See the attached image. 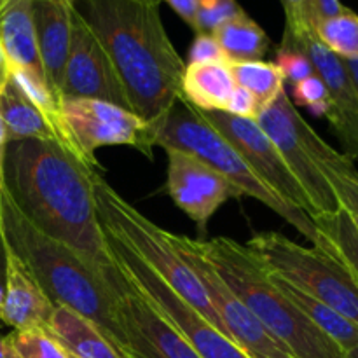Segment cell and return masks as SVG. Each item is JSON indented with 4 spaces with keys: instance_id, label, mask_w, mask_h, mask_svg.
<instances>
[{
    "instance_id": "cell-43",
    "label": "cell",
    "mask_w": 358,
    "mask_h": 358,
    "mask_svg": "<svg viewBox=\"0 0 358 358\" xmlns=\"http://www.w3.org/2000/svg\"><path fill=\"white\" fill-rule=\"evenodd\" d=\"M346 355H348V358H358V346H357V348H353L352 352L346 353Z\"/></svg>"
},
{
    "instance_id": "cell-42",
    "label": "cell",
    "mask_w": 358,
    "mask_h": 358,
    "mask_svg": "<svg viewBox=\"0 0 358 358\" xmlns=\"http://www.w3.org/2000/svg\"><path fill=\"white\" fill-rule=\"evenodd\" d=\"M3 294H6V290H3V282H0V310H2L3 304Z\"/></svg>"
},
{
    "instance_id": "cell-1",
    "label": "cell",
    "mask_w": 358,
    "mask_h": 358,
    "mask_svg": "<svg viewBox=\"0 0 358 358\" xmlns=\"http://www.w3.org/2000/svg\"><path fill=\"white\" fill-rule=\"evenodd\" d=\"M93 173L55 142L23 140L7 149L6 187L21 213L44 234L108 271L115 264L98 219Z\"/></svg>"
},
{
    "instance_id": "cell-31",
    "label": "cell",
    "mask_w": 358,
    "mask_h": 358,
    "mask_svg": "<svg viewBox=\"0 0 358 358\" xmlns=\"http://www.w3.org/2000/svg\"><path fill=\"white\" fill-rule=\"evenodd\" d=\"M275 65L282 70L285 80H290L292 84L301 83V80L308 79L315 73L310 58L297 48H292V45H278Z\"/></svg>"
},
{
    "instance_id": "cell-41",
    "label": "cell",
    "mask_w": 358,
    "mask_h": 358,
    "mask_svg": "<svg viewBox=\"0 0 358 358\" xmlns=\"http://www.w3.org/2000/svg\"><path fill=\"white\" fill-rule=\"evenodd\" d=\"M0 282H3V252H2V243H0Z\"/></svg>"
},
{
    "instance_id": "cell-9",
    "label": "cell",
    "mask_w": 358,
    "mask_h": 358,
    "mask_svg": "<svg viewBox=\"0 0 358 358\" xmlns=\"http://www.w3.org/2000/svg\"><path fill=\"white\" fill-rule=\"evenodd\" d=\"M103 229V227H101ZM105 233L108 252L119 271L149 297L168 320L180 331L201 358H250L236 343L224 336L219 329L206 322L194 308L189 306L180 296L173 292L135 252L126 247L114 234Z\"/></svg>"
},
{
    "instance_id": "cell-29",
    "label": "cell",
    "mask_w": 358,
    "mask_h": 358,
    "mask_svg": "<svg viewBox=\"0 0 358 358\" xmlns=\"http://www.w3.org/2000/svg\"><path fill=\"white\" fill-rule=\"evenodd\" d=\"M243 13L236 0H198L196 34H213L222 23Z\"/></svg>"
},
{
    "instance_id": "cell-5",
    "label": "cell",
    "mask_w": 358,
    "mask_h": 358,
    "mask_svg": "<svg viewBox=\"0 0 358 358\" xmlns=\"http://www.w3.org/2000/svg\"><path fill=\"white\" fill-rule=\"evenodd\" d=\"M255 121L306 192L313 219L341 208L358 213V170L353 159L338 152L308 124L285 90Z\"/></svg>"
},
{
    "instance_id": "cell-40",
    "label": "cell",
    "mask_w": 358,
    "mask_h": 358,
    "mask_svg": "<svg viewBox=\"0 0 358 358\" xmlns=\"http://www.w3.org/2000/svg\"><path fill=\"white\" fill-rule=\"evenodd\" d=\"M0 358H20L14 352L13 346H10L7 336H3V338L0 336Z\"/></svg>"
},
{
    "instance_id": "cell-25",
    "label": "cell",
    "mask_w": 358,
    "mask_h": 358,
    "mask_svg": "<svg viewBox=\"0 0 358 358\" xmlns=\"http://www.w3.org/2000/svg\"><path fill=\"white\" fill-rule=\"evenodd\" d=\"M212 35L219 42L229 65L262 62L271 45L268 34L245 10L220 24Z\"/></svg>"
},
{
    "instance_id": "cell-10",
    "label": "cell",
    "mask_w": 358,
    "mask_h": 358,
    "mask_svg": "<svg viewBox=\"0 0 358 358\" xmlns=\"http://www.w3.org/2000/svg\"><path fill=\"white\" fill-rule=\"evenodd\" d=\"M112 282L115 287V320L126 358H201L166 315L117 266L112 271Z\"/></svg>"
},
{
    "instance_id": "cell-20",
    "label": "cell",
    "mask_w": 358,
    "mask_h": 358,
    "mask_svg": "<svg viewBox=\"0 0 358 358\" xmlns=\"http://www.w3.org/2000/svg\"><path fill=\"white\" fill-rule=\"evenodd\" d=\"M49 332L62 343L72 358H126L98 325L72 308H55Z\"/></svg>"
},
{
    "instance_id": "cell-8",
    "label": "cell",
    "mask_w": 358,
    "mask_h": 358,
    "mask_svg": "<svg viewBox=\"0 0 358 358\" xmlns=\"http://www.w3.org/2000/svg\"><path fill=\"white\" fill-rule=\"evenodd\" d=\"M271 275L341 313L358 325V283L338 262L315 247L280 233H259L247 243Z\"/></svg>"
},
{
    "instance_id": "cell-12",
    "label": "cell",
    "mask_w": 358,
    "mask_h": 358,
    "mask_svg": "<svg viewBox=\"0 0 358 358\" xmlns=\"http://www.w3.org/2000/svg\"><path fill=\"white\" fill-rule=\"evenodd\" d=\"M69 128L83 152L96 161L94 152L107 145H131L152 159L156 135L152 128L131 110L90 98L63 100Z\"/></svg>"
},
{
    "instance_id": "cell-32",
    "label": "cell",
    "mask_w": 358,
    "mask_h": 358,
    "mask_svg": "<svg viewBox=\"0 0 358 358\" xmlns=\"http://www.w3.org/2000/svg\"><path fill=\"white\" fill-rule=\"evenodd\" d=\"M285 13V31L283 37L297 38L306 31L313 30L308 16L310 0H280Z\"/></svg>"
},
{
    "instance_id": "cell-14",
    "label": "cell",
    "mask_w": 358,
    "mask_h": 358,
    "mask_svg": "<svg viewBox=\"0 0 358 358\" xmlns=\"http://www.w3.org/2000/svg\"><path fill=\"white\" fill-rule=\"evenodd\" d=\"M63 100L90 98L131 110L124 87L105 51L80 10H72V35L62 90Z\"/></svg>"
},
{
    "instance_id": "cell-21",
    "label": "cell",
    "mask_w": 358,
    "mask_h": 358,
    "mask_svg": "<svg viewBox=\"0 0 358 358\" xmlns=\"http://www.w3.org/2000/svg\"><path fill=\"white\" fill-rule=\"evenodd\" d=\"M234 87L236 83L227 62L185 65L182 96L199 110L226 112Z\"/></svg>"
},
{
    "instance_id": "cell-44",
    "label": "cell",
    "mask_w": 358,
    "mask_h": 358,
    "mask_svg": "<svg viewBox=\"0 0 358 358\" xmlns=\"http://www.w3.org/2000/svg\"><path fill=\"white\" fill-rule=\"evenodd\" d=\"M69 2L76 3V2H77V0H69ZM86 2H90V0H86ZM135 2H152V0H135Z\"/></svg>"
},
{
    "instance_id": "cell-2",
    "label": "cell",
    "mask_w": 358,
    "mask_h": 358,
    "mask_svg": "<svg viewBox=\"0 0 358 358\" xmlns=\"http://www.w3.org/2000/svg\"><path fill=\"white\" fill-rule=\"evenodd\" d=\"M84 17L103 44L131 112L157 136L182 96L185 72L161 20L159 0H90Z\"/></svg>"
},
{
    "instance_id": "cell-35",
    "label": "cell",
    "mask_w": 358,
    "mask_h": 358,
    "mask_svg": "<svg viewBox=\"0 0 358 358\" xmlns=\"http://www.w3.org/2000/svg\"><path fill=\"white\" fill-rule=\"evenodd\" d=\"M343 9H345V6L341 3V0H310L308 16H310L311 28H315L324 20L336 16V14L341 13Z\"/></svg>"
},
{
    "instance_id": "cell-39",
    "label": "cell",
    "mask_w": 358,
    "mask_h": 358,
    "mask_svg": "<svg viewBox=\"0 0 358 358\" xmlns=\"http://www.w3.org/2000/svg\"><path fill=\"white\" fill-rule=\"evenodd\" d=\"M343 63H345L346 70H348L350 77H352L353 86H355V90H357V93H358V58L343 59Z\"/></svg>"
},
{
    "instance_id": "cell-6",
    "label": "cell",
    "mask_w": 358,
    "mask_h": 358,
    "mask_svg": "<svg viewBox=\"0 0 358 358\" xmlns=\"http://www.w3.org/2000/svg\"><path fill=\"white\" fill-rule=\"evenodd\" d=\"M93 192L101 227L131 248L177 296L226 336L198 275L178 254L173 234L154 224L126 201L105 180L101 171L93 173Z\"/></svg>"
},
{
    "instance_id": "cell-11",
    "label": "cell",
    "mask_w": 358,
    "mask_h": 358,
    "mask_svg": "<svg viewBox=\"0 0 358 358\" xmlns=\"http://www.w3.org/2000/svg\"><path fill=\"white\" fill-rule=\"evenodd\" d=\"M173 241L178 254L198 275L206 297L231 341L236 343L250 358H294L292 353L266 331L264 325L241 303L240 297L226 285L215 268L199 250L198 240L173 234Z\"/></svg>"
},
{
    "instance_id": "cell-22",
    "label": "cell",
    "mask_w": 358,
    "mask_h": 358,
    "mask_svg": "<svg viewBox=\"0 0 358 358\" xmlns=\"http://www.w3.org/2000/svg\"><path fill=\"white\" fill-rule=\"evenodd\" d=\"M317 238L313 247L334 259L358 283V213L338 210L315 217Z\"/></svg>"
},
{
    "instance_id": "cell-33",
    "label": "cell",
    "mask_w": 358,
    "mask_h": 358,
    "mask_svg": "<svg viewBox=\"0 0 358 358\" xmlns=\"http://www.w3.org/2000/svg\"><path fill=\"white\" fill-rule=\"evenodd\" d=\"M227 62L219 42L212 34H196L194 42L189 49V63H220Z\"/></svg>"
},
{
    "instance_id": "cell-13",
    "label": "cell",
    "mask_w": 358,
    "mask_h": 358,
    "mask_svg": "<svg viewBox=\"0 0 358 358\" xmlns=\"http://www.w3.org/2000/svg\"><path fill=\"white\" fill-rule=\"evenodd\" d=\"M203 115L233 143L234 149L273 192L294 208L303 210L313 220V206L306 192L255 119L238 117L227 112H203Z\"/></svg>"
},
{
    "instance_id": "cell-4",
    "label": "cell",
    "mask_w": 358,
    "mask_h": 358,
    "mask_svg": "<svg viewBox=\"0 0 358 358\" xmlns=\"http://www.w3.org/2000/svg\"><path fill=\"white\" fill-rule=\"evenodd\" d=\"M198 247L226 285L294 358H348L282 292L247 245L219 236L198 240Z\"/></svg>"
},
{
    "instance_id": "cell-28",
    "label": "cell",
    "mask_w": 358,
    "mask_h": 358,
    "mask_svg": "<svg viewBox=\"0 0 358 358\" xmlns=\"http://www.w3.org/2000/svg\"><path fill=\"white\" fill-rule=\"evenodd\" d=\"M7 339L20 358H72L62 343L45 329L13 331Z\"/></svg>"
},
{
    "instance_id": "cell-3",
    "label": "cell",
    "mask_w": 358,
    "mask_h": 358,
    "mask_svg": "<svg viewBox=\"0 0 358 358\" xmlns=\"http://www.w3.org/2000/svg\"><path fill=\"white\" fill-rule=\"evenodd\" d=\"M0 240L27 264L56 306L72 308L101 329L122 352L115 320L112 271H101L69 245L35 227L21 213L7 187L0 191Z\"/></svg>"
},
{
    "instance_id": "cell-37",
    "label": "cell",
    "mask_w": 358,
    "mask_h": 358,
    "mask_svg": "<svg viewBox=\"0 0 358 358\" xmlns=\"http://www.w3.org/2000/svg\"><path fill=\"white\" fill-rule=\"evenodd\" d=\"M7 149H9V138H7L6 122L0 115V191L6 187V159Z\"/></svg>"
},
{
    "instance_id": "cell-38",
    "label": "cell",
    "mask_w": 358,
    "mask_h": 358,
    "mask_svg": "<svg viewBox=\"0 0 358 358\" xmlns=\"http://www.w3.org/2000/svg\"><path fill=\"white\" fill-rule=\"evenodd\" d=\"M9 80H10V66H9V62H7L6 52H3L2 44H0V94H2V91L6 90Z\"/></svg>"
},
{
    "instance_id": "cell-27",
    "label": "cell",
    "mask_w": 358,
    "mask_h": 358,
    "mask_svg": "<svg viewBox=\"0 0 358 358\" xmlns=\"http://www.w3.org/2000/svg\"><path fill=\"white\" fill-rule=\"evenodd\" d=\"M318 41L341 59L358 58V14L345 7L313 28Z\"/></svg>"
},
{
    "instance_id": "cell-18",
    "label": "cell",
    "mask_w": 358,
    "mask_h": 358,
    "mask_svg": "<svg viewBox=\"0 0 358 358\" xmlns=\"http://www.w3.org/2000/svg\"><path fill=\"white\" fill-rule=\"evenodd\" d=\"M73 9L76 6L69 0H34V23L38 55H41L45 79L56 94H59L63 76H65Z\"/></svg>"
},
{
    "instance_id": "cell-34",
    "label": "cell",
    "mask_w": 358,
    "mask_h": 358,
    "mask_svg": "<svg viewBox=\"0 0 358 358\" xmlns=\"http://www.w3.org/2000/svg\"><path fill=\"white\" fill-rule=\"evenodd\" d=\"M226 112L227 114L238 115V117L257 119L259 115L257 100H255L254 94H252L250 91H247L241 86H236L234 87L233 94H231Z\"/></svg>"
},
{
    "instance_id": "cell-30",
    "label": "cell",
    "mask_w": 358,
    "mask_h": 358,
    "mask_svg": "<svg viewBox=\"0 0 358 358\" xmlns=\"http://www.w3.org/2000/svg\"><path fill=\"white\" fill-rule=\"evenodd\" d=\"M294 105L299 107H306L313 112L315 115H325L329 114V93L325 87L324 80L313 73L308 79L301 80V83L294 84L292 90Z\"/></svg>"
},
{
    "instance_id": "cell-7",
    "label": "cell",
    "mask_w": 358,
    "mask_h": 358,
    "mask_svg": "<svg viewBox=\"0 0 358 358\" xmlns=\"http://www.w3.org/2000/svg\"><path fill=\"white\" fill-rule=\"evenodd\" d=\"M156 147L178 149L192 154L210 168L229 180L241 196H248L282 217L287 224L296 227L308 241L313 243L317 229L308 213L283 201L257 177L250 164L243 159L233 143L203 115L199 108L189 103L184 96L178 98L164 119L156 136Z\"/></svg>"
},
{
    "instance_id": "cell-23",
    "label": "cell",
    "mask_w": 358,
    "mask_h": 358,
    "mask_svg": "<svg viewBox=\"0 0 358 358\" xmlns=\"http://www.w3.org/2000/svg\"><path fill=\"white\" fill-rule=\"evenodd\" d=\"M0 115L6 122L9 143L23 140L58 143L56 133L41 110L21 93L20 87L9 80L0 94Z\"/></svg>"
},
{
    "instance_id": "cell-45",
    "label": "cell",
    "mask_w": 358,
    "mask_h": 358,
    "mask_svg": "<svg viewBox=\"0 0 358 358\" xmlns=\"http://www.w3.org/2000/svg\"><path fill=\"white\" fill-rule=\"evenodd\" d=\"M0 2H2V0H0Z\"/></svg>"
},
{
    "instance_id": "cell-17",
    "label": "cell",
    "mask_w": 358,
    "mask_h": 358,
    "mask_svg": "<svg viewBox=\"0 0 358 358\" xmlns=\"http://www.w3.org/2000/svg\"><path fill=\"white\" fill-rule=\"evenodd\" d=\"M3 252V304L0 310V324L13 331L45 329L49 331L56 304L49 299L30 269L7 247L2 240Z\"/></svg>"
},
{
    "instance_id": "cell-15",
    "label": "cell",
    "mask_w": 358,
    "mask_h": 358,
    "mask_svg": "<svg viewBox=\"0 0 358 358\" xmlns=\"http://www.w3.org/2000/svg\"><path fill=\"white\" fill-rule=\"evenodd\" d=\"M282 44L297 48L310 58L315 73L327 87V119L345 149L343 154L350 159H358V93L343 59L329 51L313 30L297 38L283 37Z\"/></svg>"
},
{
    "instance_id": "cell-24",
    "label": "cell",
    "mask_w": 358,
    "mask_h": 358,
    "mask_svg": "<svg viewBox=\"0 0 358 358\" xmlns=\"http://www.w3.org/2000/svg\"><path fill=\"white\" fill-rule=\"evenodd\" d=\"M268 271V269H266ZM269 273V271H268ZM271 275V273H269ZM275 280L276 285L282 289V292L320 329L324 334H327L332 341L338 346H341V350L345 353L352 352L353 348L358 346V325L353 324L352 320L343 317L341 313H338L336 310L329 308L327 304L320 303L318 299L311 297L310 294L303 292V290L296 289L294 285H290L289 282L282 280L280 276L271 275Z\"/></svg>"
},
{
    "instance_id": "cell-16",
    "label": "cell",
    "mask_w": 358,
    "mask_h": 358,
    "mask_svg": "<svg viewBox=\"0 0 358 358\" xmlns=\"http://www.w3.org/2000/svg\"><path fill=\"white\" fill-rule=\"evenodd\" d=\"M168 157L166 189L175 205L199 227H205L213 213L241 192L192 154L164 149Z\"/></svg>"
},
{
    "instance_id": "cell-26",
    "label": "cell",
    "mask_w": 358,
    "mask_h": 358,
    "mask_svg": "<svg viewBox=\"0 0 358 358\" xmlns=\"http://www.w3.org/2000/svg\"><path fill=\"white\" fill-rule=\"evenodd\" d=\"M236 86L245 87L257 100L259 114L266 110L285 90V77L275 63L247 62L231 65Z\"/></svg>"
},
{
    "instance_id": "cell-36",
    "label": "cell",
    "mask_w": 358,
    "mask_h": 358,
    "mask_svg": "<svg viewBox=\"0 0 358 358\" xmlns=\"http://www.w3.org/2000/svg\"><path fill=\"white\" fill-rule=\"evenodd\" d=\"M164 2L194 30L196 14H198V0H164Z\"/></svg>"
},
{
    "instance_id": "cell-19",
    "label": "cell",
    "mask_w": 358,
    "mask_h": 358,
    "mask_svg": "<svg viewBox=\"0 0 358 358\" xmlns=\"http://www.w3.org/2000/svg\"><path fill=\"white\" fill-rule=\"evenodd\" d=\"M0 44L10 69L27 70L37 79L48 83L35 37L34 0L0 2Z\"/></svg>"
}]
</instances>
